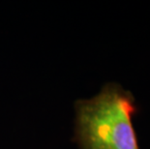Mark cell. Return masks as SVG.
<instances>
[{
  "mask_svg": "<svg viewBox=\"0 0 150 149\" xmlns=\"http://www.w3.org/2000/svg\"><path fill=\"white\" fill-rule=\"evenodd\" d=\"M73 141L79 149H139L133 117L138 112L133 93L114 81L99 93L75 103Z\"/></svg>",
  "mask_w": 150,
  "mask_h": 149,
  "instance_id": "cell-1",
  "label": "cell"
}]
</instances>
